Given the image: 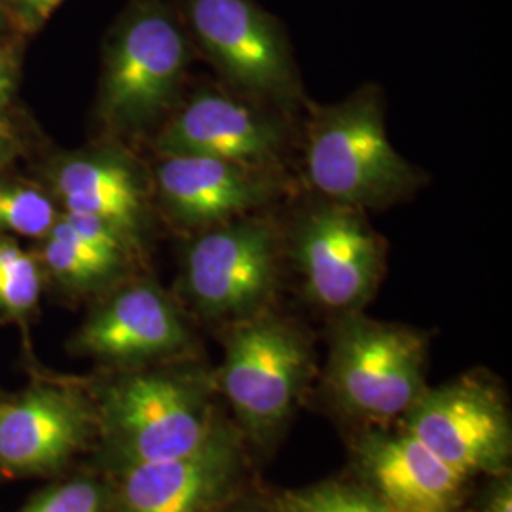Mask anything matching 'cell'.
I'll list each match as a JSON object with an SVG mask.
<instances>
[{
	"label": "cell",
	"instance_id": "6da1fadb",
	"mask_svg": "<svg viewBox=\"0 0 512 512\" xmlns=\"http://www.w3.org/2000/svg\"><path fill=\"white\" fill-rule=\"evenodd\" d=\"M304 164L319 198L363 211L404 202L425 183L389 141L384 93L372 84L338 103L311 105Z\"/></svg>",
	"mask_w": 512,
	"mask_h": 512
},
{
	"label": "cell",
	"instance_id": "7a4b0ae2",
	"mask_svg": "<svg viewBox=\"0 0 512 512\" xmlns=\"http://www.w3.org/2000/svg\"><path fill=\"white\" fill-rule=\"evenodd\" d=\"M99 421L122 467L202 448L220 423L203 372H137L103 393Z\"/></svg>",
	"mask_w": 512,
	"mask_h": 512
},
{
	"label": "cell",
	"instance_id": "3957f363",
	"mask_svg": "<svg viewBox=\"0 0 512 512\" xmlns=\"http://www.w3.org/2000/svg\"><path fill=\"white\" fill-rule=\"evenodd\" d=\"M181 19L230 92L283 116L302 101L289 35L256 0H181Z\"/></svg>",
	"mask_w": 512,
	"mask_h": 512
},
{
	"label": "cell",
	"instance_id": "277c9868",
	"mask_svg": "<svg viewBox=\"0 0 512 512\" xmlns=\"http://www.w3.org/2000/svg\"><path fill=\"white\" fill-rule=\"evenodd\" d=\"M183 19L158 0L131 6L112 33L101 84V116L110 128H147L171 109L192 59Z\"/></svg>",
	"mask_w": 512,
	"mask_h": 512
},
{
	"label": "cell",
	"instance_id": "5b68a950",
	"mask_svg": "<svg viewBox=\"0 0 512 512\" xmlns=\"http://www.w3.org/2000/svg\"><path fill=\"white\" fill-rule=\"evenodd\" d=\"M425 338L361 311L338 313L330 334L329 385L349 414L366 420L403 418L425 385Z\"/></svg>",
	"mask_w": 512,
	"mask_h": 512
},
{
	"label": "cell",
	"instance_id": "8992f818",
	"mask_svg": "<svg viewBox=\"0 0 512 512\" xmlns=\"http://www.w3.org/2000/svg\"><path fill=\"white\" fill-rule=\"evenodd\" d=\"M310 374V342L291 321L264 310L232 323L219 385L251 437L264 439L289 420Z\"/></svg>",
	"mask_w": 512,
	"mask_h": 512
},
{
	"label": "cell",
	"instance_id": "52a82bcc",
	"mask_svg": "<svg viewBox=\"0 0 512 512\" xmlns=\"http://www.w3.org/2000/svg\"><path fill=\"white\" fill-rule=\"evenodd\" d=\"M285 258L274 220L247 215L198 232L183 262V287L207 319L241 321L268 310Z\"/></svg>",
	"mask_w": 512,
	"mask_h": 512
},
{
	"label": "cell",
	"instance_id": "ba28073f",
	"mask_svg": "<svg viewBox=\"0 0 512 512\" xmlns=\"http://www.w3.org/2000/svg\"><path fill=\"white\" fill-rule=\"evenodd\" d=\"M285 255L315 304L334 313L361 311L385 272L387 243L366 211L317 198L285 234Z\"/></svg>",
	"mask_w": 512,
	"mask_h": 512
},
{
	"label": "cell",
	"instance_id": "9c48e42d",
	"mask_svg": "<svg viewBox=\"0 0 512 512\" xmlns=\"http://www.w3.org/2000/svg\"><path fill=\"white\" fill-rule=\"evenodd\" d=\"M403 425L463 476H503L512 452L511 418L488 378L463 376L425 389L404 412Z\"/></svg>",
	"mask_w": 512,
	"mask_h": 512
},
{
	"label": "cell",
	"instance_id": "30bf717a",
	"mask_svg": "<svg viewBox=\"0 0 512 512\" xmlns=\"http://www.w3.org/2000/svg\"><path fill=\"white\" fill-rule=\"evenodd\" d=\"M160 156H207L281 175L289 148L285 116L230 90H200L154 139Z\"/></svg>",
	"mask_w": 512,
	"mask_h": 512
},
{
	"label": "cell",
	"instance_id": "8fae6325",
	"mask_svg": "<svg viewBox=\"0 0 512 512\" xmlns=\"http://www.w3.org/2000/svg\"><path fill=\"white\" fill-rule=\"evenodd\" d=\"M243 471L236 431L220 423L215 435L179 458L124 465L116 512H215L232 495Z\"/></svg>",
	"mask_w": 512,
	"mask_h": 512
},
{
	"label": "cell",
	"instance_id": "7c38bea8",
	"mask_svg": "<svg viewBox=\"0 0 512 512\" xmlns=\"http://www.w3.org/2000/svg\"><path fill=\"white\" fill-rule=\"evenodd\" d=\"M156 188L167 215L183 228L202 232L255 215L281 190L279 175L207 156H162Z\"/></svg>",
	"mask_w": 512,
	"mask_h": 512
},
{
	"label": "cell",
	"instance_id": "4fadbf2b",
	"mask_svg": "<svg viewBox=\"0 0 512 512\" xmlns=\"http://www.w3.org/2000/svg\"><path fill=\"white\" fill-rule=\"evenodd\" d=\"M76 349L109 363L135 365L183 353L190 330L171 298L152 283H133L93 311Z\"/></svg>",
	"mask_w": 512,
	"mask_h": 512
},
{
	"label": "cell",
	"instance_id": "5bb4252c",
	"mask_svg": "<svg viewBox=\"0 0 512 512\" xmlns=\"http://www.w3.org/2000/svg\"><path fill=\"white\" fill-rule=\"evenodd\" d=\"M363 486L403 512H456L467 476L404 427L374 429L357 444Z\"/></svg>",
	"mask_w": 512,
	"mask_h": 512
},
{
	"label": "cell",
	"instance_id": "9a60e30c",
	"mask_svg": "<svg viewBox=\"0 0 512 512\" xmlns=\"http://www.w3.org/2000/svg\"><path fill=\"white\" fill-rule=\"evenodd\" d=\"M90 414L65 389L35 387L0 406V467L14 475L48 473L84 444Z\"/></svg>",
	"mask_w": 512,
	"mask_h": 512
},
{
	"label": "cell",
	"instance_id": "2e32d148",
	"mask_svg": "<svg viewBox=\"0 0 512 512\" xmlns=\"http://www.w3.org/2000/svg\"><path fill=\"white\" fill-rule=\"evenodd\" d=\"M65 211L105 220L133 243L145 217V188L129 160L101 152L74 158L55 175Z\"/></svg>",
	"mask_w": 512,
	"mask_h": 512
},
{
	"label": "cell",
	"instance_id": "e0dca14e",
	"mask_svg": "<svg viewBox=\"0 0 512 512\" xmlns=\"http://www.w3.org/2000/svg\"><path fill=\"white\" fill-rule=\"evenodd\" d=\"M44 245V260L50 272L67 285L92 289L118 274L128 251L97 245L80 236L65 219H57Z\"/></svg>",
	"mask_w": 512,
	"mask_h": 512
},
{
	"label": "cell",
	"instance_id": "ac0fdd59",
	"mask_svg": "<svg viewBox=\"0 0 512 512\" xmlns=\"http://www.w3.org/2000/svg\"><path fill=\"white\" fill-rule=\"evenodd\" d=\"M281 512H403L365 486L319 484L279 497Z\"/></svg>",
	"mask_w": 512,
	"mask_h": 512
},
{
	"label": "cell",
	"instance_id": "d6986e66",
	"mask_svg": "<svg viewBox=\"0 0 512 512\" xmlns=\"http://www.w3.org/2000/svg\"><path fill=\"white\" fill-rule=\"evenodd\" d=\"M38 294L37 262L14 241L0 239V311L25 315L37 306Z\"/></svg>",
	"mask_w": 512,
	"mask_h": 512
},
{
	"label": "cell",
	"instance_id": "ffe728a7",
	"mask_svg": "<svg viewBox=\"0 0 512 512\" xmlns=\"http://www.w3.org/2000/svg\"><path fill=\"white\" fill-rule=\"evenodd\" d=\"M57 222L54 203L31 186L0 184V232L21 236L50 234Z\"/></svg>",
	"mask_w": 512,
	"mask_h": 512
},
{
	"label": "cell",
	"instance_id": "44dd1931",
	"mask_svg": "<svg viewBox=\"0 0 512 512\" xmlns=\"http://www.w3.org/2000/svg\"><path fill=\"white\" fill-rule=\"evenodd\" d=\"M101 509V488L92 480L78 478L40 495L25 512H101Z\"/></svg>",
	"mask_w": 512,
	"mask_h": 512
},
{
	"label": "cell",
	"instance_id": "7402d4cb",
	"mask_svg": "<svg viewBox=\"0 0 512 512\" xmlns=\"http://www.w3.org/2000/svg\"><path fill=\"white\" fill-rule=\"evenodd\" d=\"M480 512H512V484L509 476H503L490 490V494L484 497Z\"/></svg>",
	"mask_w": 512,
	"mask_h": 512
},
{
	"label": "cell",
	"instance_id": "603a6c76",
	"mask_svg": "<svg viewBox=\"0 0 512 512\" xmlns=\"http://www.w3.org/2000/svg\"><path fill=\"white\" fill-rule=\"evenodd\" d=\"M65 0H18L19 12L29 25H38L50 18Z\"/></svg>",
	"mask_w": 512,
	"mask_h": 512
},
{
	"label": "cell",
	"instance_id": "cb8c5ba5",
	"mask_svg": "<svg viewBox=\"0 0 512 512\" xmlns=\"http://www.w3.org/2000/svg\"><path fill=\"white\" fill-rule=\"evenodd\" d=\"M12 88H14V78H12V73H10V67L0 61V116H2V110H4L8 99H10Z\"/></svg>",
	"mask_w": 512,
	"mask_h": 512
},
{
	"label": "cell",
	"instance_id": "d4e9b609",
	"mask_svg": "<svg viewBox=\"0 0 512 512\" xmlns=\"http://www.w3.org/2000/svg\"><path fill=\"white\" fill-rule=\"evenodd\" d=\"M230 512H260V511H255V509H238V511H230Z\"/></svg>",
	"mask_w": 512,
	"mask_h": 512
}]
</instances>
